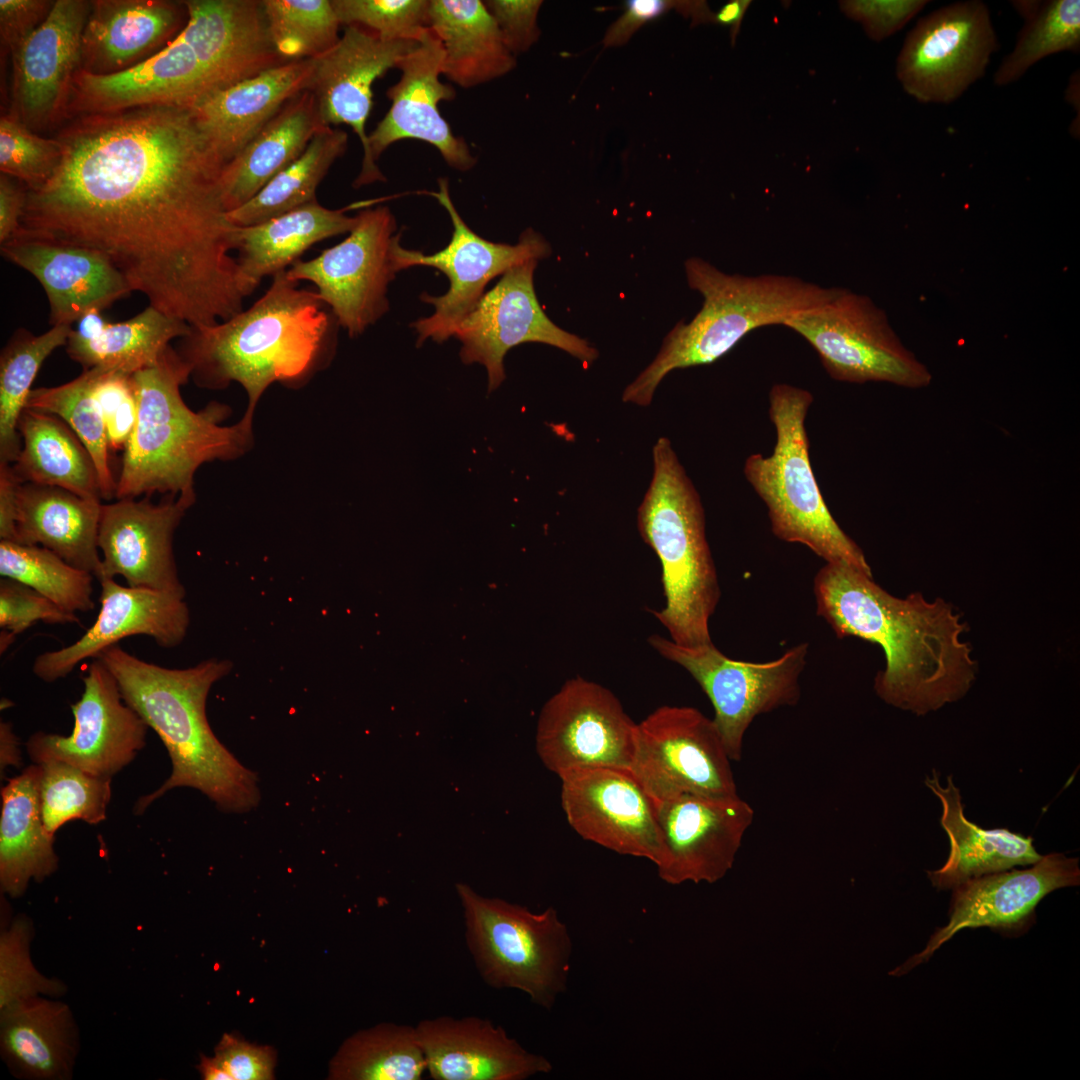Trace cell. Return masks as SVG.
<instances>
[{
	"mask_svg": "<svg viewBox=\"0 0 1080 1080\" xmlns=\"http://www.w3.org/2000/svg\"><path fill=\"white\" fill-rule=\"evenodd\" d=\"M56 138L61 161L28 190L21 229L104 255L133 292L191 327L243 310L225 164L192 109L81 115Z\"/></svg>",
	"mask_w": 1080,
	"mask_h": 1080,
	"instance_id": "6da1fadb",
	"label": "cell"
},
{
	"mask_svg": "<svg viewBox=\"0 0 1080 1080\" xmlns=\"http://www.w3.org/2000/svg\"><path fill=\"white\" fill-rule=\"evenodd\" d=\"M817 615L838 638L878 644L886 665L874 680L887 704L923 715L962 698L976 671L966 625L942 599L921 593L898 598L872 576L842 563H827L814 578Z\"/></svg>",
	"mask_w": 1080,
	"mask_h": 1080,
	"instance_id": "7a4b0ae2",
	"label": "cell"
},
{
	"mask_svg": "<svg viewBox=\"0 0 1080 1080\" xmlns=\"http://www.w3.org/2000/svg\"><path fill=\"white\" fill-rule=\"evenodd\" d=\"M188 22L160 52L121 73L75 74L68 116L141 106L194 108L288 61L274 48L262 1L185 0Z\"/></svg>",
	"mask_w": 1080,
	"mask_h": 1080,
	"instance_id": "3957f363",
	"label": "cell"
},
{
	"mask_svg": "<svg viewBox=\"0 0 1080 1080\" xmlns=\"http://www.w3.org/2000/svg\"><path fill=\"white\" fill-rule=\"evenodd\" d=\"M97 659L116 679L124 702L162 740L171 760V775L156 791L138 799L136 814L176 787L199 790L225 812L243 813L258 805L256 774L218 740L206 716L208 693L230 673V661L210 658L189 668L170 669L146 662L118 644Z\"/></svg>",
	"mask_w": 1080,
	"mask_h": 1080,
	"instance_id": "277c9868",
	"label": "cell"
},
{
	"mask_svg": "<svg viewBox=\"0 0 1080 1080\" xmlns=\"http://www.w3.org/2000/svg\"><path fill=\"white\" fill-rule=\"evenodd\" d=\"M192 367L169 346L152 366L132 375L137 419L123 450L115 498L154 493L195 501L194 475L204 463L242 455L252 440V416L221 425L229 407L210 402L200 411L184 402L180 387Z\"/></svg>",
	"mask_w": 1080,
	"mask_h": 1080,
	"instance_id": "5b68a950",
	"label": "cell"
},
{
	"mask_svg": "<svg viewBox=\"0 0 1080 1080\" xmlns=\"http://www.w3.org/2000/svg\"><path fill=\"white\" fill-rule=\"evenodd\" d=\"M328 328L317 293L297 288L286 270L273 276L266 293L247 310L215 325L191 327L181 357L197 384L223 388L240 383L249 398L246 415L275 381L304 373Z\"/></svg>",
	"mask_w": 1080,
	"mask_h": 1080,
	"instance_id": "8992f818",
	"label": "cell"
},
{
	"mask_svg": "<svg viewBox=\"0 0 1080 1080\" xmlns=\"http://www.w3.org/2000/svg\"><path fill=\"white\" fill-rule=\"evenodd\" d=\"M685 273L689 287L702 295V307L667 334L654 360L624 389L625 403L649 406L671 371L713 363L753 330L783 326L841 289L790 275L727 274L699 257L685 261Z\"/></svg>",
	"mask_w": 1080,
	"mask_h": 1080,
	"instance_id": "52a82bcc",
	"label": "cell"
},
{
	"mask_svg": "<svg viewBox=\"0 0 1080 1080\" xmlns=\"http://www.w3.org/2000/svg\"><path fill=\"white\" fill-rule=\"evenodd\" d=\"M652 455L653 475L637 525L662 567L665 604L653 615L674 643L710 645L709 622L721 590L701 499L668 438L657 440Z\"/></svg>",
	"mask_w": 1080,
	"mask_h": 1080,
	"instance_id": "ba28073f",
	"label": "cell"
},
{
	"mask_svg": "<svg viewBox=\"0 0 1080 1080\" xmlns=\"http://www.w3.org/2000/svg\"><path fill=\"white\" fill-rule=\"evenodd\" d=\"M812 393L787 383L774 384L768 414L776 440L769 456L751 454L743 473L765 503L772 533L788 543L809 548L827 563H842L872 576L857 543L836 522L828 509L810 456L805 421Z\"/></svg>",
	"mask_w": 1080,
	"mask_h": 1080,
	"instance_id": "9c48e42d",
	"label": "cell"
},
{
	"mask_svg": "<svg viewBox=\"0 0 1080 1080\" xmlns=\"http://www.w3.org/2000/svg\"><path fill=\"white\" fill-rule=\"evenodd\" d=\"M467 949L482 980L494 989H515L551 1009L567 989L572 940L553 907L536 913L466 883L455 885Z\"/></svg>",
	"mask_w": 1080,
	"mask_h": 1080,
	"instance_id": "30bf717a",
	"label": "cell"
},
{
	"mask_svg": "<svg viewBox=\"0 0 1080 1080\" xmlns=\"http://www.w3.org/2000/svg\"><path fill=\"white\" fill-rule=\"evenodd\" d=\"M784 327L801 336L834 380L885 382L922 388L928 368L901 342L887 316L868 296L841 288L829 301L800 312Z\"/></svg>",
	"mask_w": 1080,
	"mask_h": 1080,
	"instance_id": "8fae6325",
	"label": "cell"
},
{
	"mask_svg": "<svg viewBox=\"0 0 1080 1080\" xmlns=\"http://www.w3.org/2000/svg\"><path fill=\"white\" fill-rule=\"evenodd\" d=\"M648 643L660 656L683 667L707 695L731 761H740L744 735L758 715L793 706L800 699L799 678L809 650L806 642L767 662L734 660L713 643L684 647L657 634Z\"/></svg>",
	"mask_w": 1080,
	"mask_h": 1080,
	"instance_id": "7c38bea8",
	"label": "cell"
},
{
	"mask_svg": "<svg viewBox=\"0 0 1080 1080\" xmlns=\"http://www.w3.org/2000/svg\"><path fill=\"white\" fill-rule=\"evenodd\" d=\"M438 184L439 191L430 195L451 218L453 232L448 245L431 255L406 249L400 240L393 249L398 272L414 266H429L440 270L449 279L445 294L422 293L420 296L423 302L434 306V312L412 324L418 346L428 339L442 343L452 337L456 326L475 307L492 279L502 276L515 265L532 259L539 261L551 254L549 243L531 228L526 229L514 245L491 242L479 236L456 210L448 181L440 179Z\"/></svg>",
	"mask_w": 1080,
	"mask_h": 1080,
	"instance_id": "4fadbf2b",
	"label": "cell"
},
{
	"mask_svg": "<svg viewBox=\"0 0 1080 1080\" xmlns=\"http://www.w3.org/2000/svg\"><path fill=\"white\" fill-rule=\"evenodd\" d=\"M730 762L713 719L664 705L636 724L629 771L656 805L684 793L738 795Z\"/></svg>",
	"mask_w": 1080,
	"mask_h": 1080,
	"instance_id": "5bb4252c",
	"label": "cell"
},
{
	"mask_svg": "<svg viewBox=\"0 0 1080 1080\" xmlns=\"http://www.w3.org/2000/svg\"><path fill=\"white\" fill-rule=\"evenodd\" d=\"M356 217L343 241L286 270L292 281L306 280L317 287L318 297L350 336L363 333L388 310L387 288L398 273L393 249L401 239L386 206L366 209Z\"/></svg>",
	"mask_w": 1080,
	"mask_h": 1080,
	"instance_id": "9a60e30c",
	"label": "cell"
},
{
	"mask_svg": "<svg viewBox=\"0 0 1080 1080\" xmlns=\"http://www.w3.org/2000/svg\"><path fill=\"white\" fill-rule=\"evenodd\" d=\"M998 49L988 7L956 2L919 19L900 50L896 75L917 101L949 104L985 75Z\"/></svg>",
	"mask_w": 1080,
	"mask_h": 1080,
	"instance_id": "2e32d148",
	"label": "cell"
},
{
	"mask_svg": "<svg viewBox=\"0 0 1080 1080\" xmlns=\"http://www.w3.org/2000/svg\"><path fill=\"white\" fill-rule=\"evenodd\" d=\"M537 263L528 260L506 271L453 332L462 345V362L485 367L489 391L505 379L507 352L523 343L554 346L584 363L598 357L586 340L557 326L543 311L534 289Z\"/></svg>",
	"mask_w": 1080,
	"mask_h": 1080,
	"instance_id": "e0dca14e",
	"label": "cell"
},
{
	"mask_svg": "<svg viewBox=\"0 0 1080 1080\" xmlns=\"http://www.w3.org/2000/svg\"><path fill=\"white\" fill-rule=\"evenodd\" d=\"M636 724L609 689L577 676L544 704L536 751L559 777L582 768L629 770Z\"/></svg>",
	"mask_w": 1080,
	"mask_h": 1080,
	"instance_id": "ac0fdd59",
	"label": "cell"
},
{
	"mask_svg": "<svg viewBox=\"0 0 1080 1080\" xmlns=\"http://www.w3.org/2000/svg\"><path fill=\"white\" fill-rule=\"evenodd\" d=\"M417 41L396 65L401 77L387 90L391 101L388 112L368 134L369 163L355 179V188L384 181L376 161L390 145L404 139L434 146L445 162L459 171L470 170L476 163L465 140L453 134L439 111L441 101L453 100L456 95L452 86L439 79L443 72L441 43L430 27Z\"/></svg>",
	"mask_w": 1080,
	"mask_h": 1080,
	"instance_id": "d6986e66",
	"label": "cell"
},
{
	"mask_svg": "<svg viewBox=\"0 0 1080 1080\" xmlns=\"http://www.w3.org/2000/svg\"><path fill=\"white\" fill-rule=\"evenodd\" d=\"M84 691L71 705L68 736L34 733L26 743L35 764L62 761L95 776L112 778L145 746L148 726L124 700L108 668L94 659L82 677Z\"/></svg>",
	"mask_w": 1080,
	"mask_h": 1080,
	"instance_id": "ffe728a7",
	"label": "cell"
},
{
	"mask_svg": "<svg viewBox=\"0 0 1080 1080\" xmlns=\"http://www.w3.org/2000/svg\"><path fill=\"white\" fill-rule=\"evenodd\" d=\"M662 838L657 867L666 883H714L732 868L753 822V808L739 795L684 793L655 805Z\"/></svg>",
	"mask_w": 1080,
	"mask_h": 1080,
	"instance_id": "44dd1931",
	"label": "cell"
},
{
	"mask_svg": "<svg viewBox=\"0 0 1080 1080\" xmlns=\"http://www.w3.org/2000/svg\"><path fill=\"white\" fill-rule=\"evenodd\" d=\"M1077 858L1062 853L1042 856L1028 869H1009L967 880L955 888L949 921L931 936L926 947L891 972L902 975L927 961L956 933L965 928L989 927L1002 932L1028 928L1035 908L1049 893L1079 885Z\"/></svg>",
	"mask_w": 1080,
	"mask_h": 1080,
	"instance_id": "7402d4cb",
	"label": "cell"
},
{
	"mask_svg": "<svg viewBox=\"0 0 1080 1080\" xmlns=\"http://www.w3.org/2000/svg\"><path fill=\"white\" fill-rule=\"evenodd\" d=\"M560 779L561 805L578 835L621 855L658 862L662 838L655 805L629 770L582 768Z\"/></svg>",
	"mask_w": 1080,
	"mask_h": 1080,
	"instance_id": "603a6c76",
	"label": "cell"
},
{
	"mask_svg": "<svg viewBox=\"0 0 1080 1080\" xmlns=\"http://www.w3.org/2000/svg\"><path fill=\"white\" fill-rule=\"evenodd\" d=\"M194 500L167 494L159 503L145 496L101 505L98 548L103 578L122 576L127 585L185 597L173 553V537Z\"/></svg>",
	"mask_w": 1080,
	"mask_h": 1080,
	"instance_id": "cb8c5ba5",
	"label": "cell"
},
{
	"mask_svg": "<svg viewBox=\"0 0 1080 1080\" xmlns=\"http://www.w3.org/2000/svg\"><path fill=\"white\" fill-rule=\"evenodd\" d=\"M90 7L86 0L54 1L46 19L11 54V114L33 131L66 118Z\"/></svg>",
	"mask_w": 1080,
	"mask_h": 1080,
	"instance_id": "d4e9b609",
	"label": "cell"
},
{
	"mask_svg": "<svg viewBox=\"0 0 1080 1080\" xmlns=\"http://www.w3.org/2000/svg\"><path fill=\"white\" fill-rule=\"evenodd\" d=\"M100 610L95 622L69 646L38 655L33 673L51 683L68 676L82 661L134 635L151 637L162 648H174L184 640L190 624L184 597L149 588L122 586L103 578Z\"/></svg>",
	"mask_w": 1080,
	"mask_h": 1080,
	"instance_id": "484cf974",
	"label": "cell"
},
{
	"mask_svg": "<svg viewBox=\"0 0 1080 1080\" xmlns=\"http://www.w3.org/2000/svg\"><path fill=\"white\" fill-rule=\"evenodd\" d=\"M1 254L39 281L52 326H72L88 312H102L133 292L104 255L21 228L1 244Z\"/></svg>",
	"mask_w": 1080,
	"mask_h": 1080,
	"instance_id": "4316f807",
	"label": "cell"
},
{
	"mask_svg": "<svg viewBox=\"0 0 1080 1080\" xmlns=\"http://www.w3.org/2000/svg\"><path fill=\"white\" fill-rule=\"evenodd\" d=\"M418 44L417 40H384L356 25L346 26L338 43L314 59L309 91L315 96L325 126L346 124L358 136L369 163L366 123L373 107L374 82Z\"/></svg>",
	"mask_w": 1080,
	"mask_h": 1080,
	"instance_id": "83f0119b",
	"label": "cell"
},
{
	"mask_svg": "<svg viewBox=\"0 0 1080 1080\" xmlns=\"http://www.w3.org/2000/svg\"><path fill=\"white\" fill-rule=\"evenodd\" d=\"M415 1027L427 1074L435 1080H526L553 1069L487 1018L438 1016Z\"/></svg>",
	"mask_w": 1080,
	"mask_h": 1080,
	"instance_id": "f1b7e54d",
	"label": "cell"
},
{
	"mask_svg": "<svg viewBox=\"0 0 1080 1080\" xmlns=\"http://www.w3.org/2000/svg\"><path fill=\"white\" fill-rule=\"evenodd\" d=\"M187 22L184 1H91L80 70L93 75L127 71L165 48Z\"/></svg>",
	"mask_w": 1080,
	"mask_h": 1080,
	"instance_id": "f546056e",
	"label": "cell"
},
{
	"mask_svg": "<svg viewBox=\"0 0 1080 1080\" xmlns=\"http://www.w3.org/2000/svg\"><path fill=\"white\" fill-rule=\"evenodd\" d=\"M313 69L314 59L288 61L227 87L192 108L224 164L290 99L309 89Z\"/></svg>",
	"mask_w": 1080,
	"mask_h": 1080,
	"instance_id": "4dcf8cb0",
	"label": "cell"
},
{
	"mask_svg": "<svg viewBox=\"0 0 1080 1080\" xmlns=\"http://www.w3.org/2000/svg\"><path fill=\"white\" fill-rule=\"evenodd\" d=\"M102 502L84 499L60 487L20 483L16 495V539L41 544L68 564L102 575L98 525Z\"/></svg>",
	"mask_w": 1080,
	"mask_h": 1080,
	"instance_id": "1f68e13d",
	"label": "cell"
},
{
	"mask_svg": "<svg viewBox=\"0 0 1080 1080\" xmlns=\"http://www.w3.org/2000/svg\"><path fill=\"white\" fill-rule=\"evenodd\" d=\"M925 785L941 802L940 822L950 842L944 865L927 872L936 888L953 889L967 880L1015 866L1033 865L1041 859L1032 837L1007 829H983L969 821L964 815L960 791L951 776L947 777L946 786H942L933 770L932 776L925 779Z\"/></svg>",
	"mask_w": 1080,
	"mask_h": 1080,
	"instance_id": "d6a6232c",
	"label": "cell"
},
{
	"mask_svg": "<svg viewBox=\"0 0 1080 1080\" xmlns=\"http://www.w3.org/2000/svg\"><path fill=\"white\" fill-rule=\"evenodd\" d=\"M65 345L68 356L83 370L99 368L132 375L155 364L170 342L184 338L191 326L148 305L120 322L107 321L101 311L81 317Z\"/></svg>",
	"mask_w": 1080,
	"mask_h": 1080,
	"instance_id": "836d02e7",
	"label": "cell"
},
{
	"mask_svg": "<svg viewBox=\"0 0 1080 1080\" xmlns=\"http://www.w3.org/2000/svg\"><path fill=\"white\" fill-rule=\"evenodd\" d=\"M0 1046L19 1077L68 1079L78 1053L76 1023L66 1004L29 998L0 1010Z\"/></svg>",
	"mask_w": 1080,
	"mask_h": 1080,
	"instance_id": "e575fe53",
	"label": "cell"
},
{
	"mask_svg": "<svg viewBox=\"0 0 1080 1080\" xmlns=\"http://www.w3.org/2000/svg\"><path fill=\"white\" fill-rule=\"evenodd\" d=\"M325 126L315 96L305 90L279 112L222 170L228 213L254 197L274 176L293 163Z\"/></svg>",
	"mask_w": 1080,
	"mask_h": 1080,
	"instance_id": "d590c367",
	"label": "cell"
},
{
	"mask_svg": "<svg viewBox=\"0 0 1080 1080\" xmlns=\"http://www.w3.org/2000/svg\"><path fill=\"white\" fill-rule=\"evenodd\" d=\"M429 27L442 46V75L460 87L490 82L516 66L483 1L430 0Z\"/></svg>",
	"mask_w": 1080,
	"mask_h": 1080,
	"instance_id": "8d00e7d4",
	"label": "cell"
},
{
	"mask_svg": "<svg viewBox=\"0 0 1080 1080\" xmlns=\"http://www.w3.org/2000/svg\"><path fill=\"white\" fill-rule=\"evenodd\" d=\"M39 779L40 767L34 763L1 789L0 886L12 898L58 867L54 835L42 819Z\"/></svg>",
	"mask_w": 1080,
	"mask_h": 1080,
	"instance_id": "74e56055",
	"label": "cell"
},
{
	"mask_svg": "<svg viewBox=\"0 0 1080 1080\" xmlns=\"http://www.w3.org/2000/svg\"><path fill=\"white\" fill-rule=\"evenodd\" d=\"M357 217L344 209H328L318 201L256 225L238 227L237 258L241 278L250 292L262 278L286 270L313 244L349 233Z\"/></svg>",
	"mask_w": 1080,
	"mask_h": 1080,
	"instance_id": "f35d334b",
	"label": "cell"
},
{
	"mask_svg": "<svg viewBox=\"0 0 1080 1080\" xmlns=\"http://www.w3.org/2000/svg\"><path fill=\"white\" fill-rule=\"evenodd\" d=\"M22 447L11 469L19 483L49 485L101 501L95 463L59 417L25 407L18 421Z\"/></svg>",
	"mask_w": 1080,
	"mask_h": 1080,
	"instance_id": "ab89813d",
	"label": "cell"
},
{
	"mask_svg": "<svg viewBox=\"0 0 1080 1080\" xmlns=\"http://www.w3.org/2000/svg\"><path fill=\"white\" fill-rule=\"evenodd\" d=\"M347 146L345 131L330 126L323 128L293 163L249 201L230 211L229 219L238 227L256 225L317 201L319 184Z\"/></svg>",
	"mask_w": 1080,
	"mask_h": 1080,
	"instance_id": "60d3db41",
	"label": "cell"
},
{
	"mask_svg": "<svg viewBox=\"0 0 1080 1080\" xmlns=\"http://www.w3.org/2000/svg\"><path fill=\"white\" fill-rule=\"evenodd\" d=\"M426 1073L416 1027L380 1023L343 1042L329 1075L336 1080H421Z\"/></svg>",
	"mask_w": 1080,
	"mask_h": 1080,
	"instance_id": "b9f144b4",
	"label": "cell"
},
{
	"mask_svg": "<svg viewBox=\"0 0 1080 1080\" xmlns=\"http://www.w3.org/2000/svg\"><path fill=\"white\" fill-rule=\"evenodd\" d=\"M72 326H52L40 335L17 330L0 356V464H13L21 451L18 421L31 386L48 356L65 346Z\"/></svg>",
	"mask_w": 1080,
	"mask_h": 1080,
	"instance_id": "7bdbcfd3",
	"label": "cell"
},
{
	"mask_svg": "<svg viewBox=\"0 0 1080 1080\" xmlns=\"http://www.w3.org/2000/svg\"><path fill=\"white\" fill-rule=\"evenodd\" d=\"M1024 18L1014 49L994 74L997 86L1020 79L1041 59L1060 52L1080 51V1H1013Z\"/></svg>",
	"mask_w": 1080,
	"mask_h": 1080,
	"instance_id": "ee69618b",
	"label": "cell"
},
{
	"mask_svg": "<svg viewBox=\"0 0 1080 1080\" xmlns=\"http://www.w3.org/2000/svg\"><path fill=\"white\" fill-rule=\"evenodd\" d=\"M94 368L85 369L72 381L54 387L32 389L26 407L62 419L89 451L99 477L102 499L115 497L116 483L110 467V449L102 413L93 393Z\"/></svg>",
	"mask_w": 1080,
	"mask_h": 1080,
	"instance_id": "f6af8a7d",
	"label": "cell"
},
{
	"mask_svg": "<svg viewBox=\"0 0 1080 1080\" xmlns=\"http://www.w3.org/2000/svg\"><path fill=\"white\" fill-rule=\"evenodd\" d=\"M0 575L27 585L65 610L88 612L95 607L94 576L45 547L1 540Z\"/></svg>",
	"mask_w": 1080,
	"mask_h": 1080,
	"instance_id": "bcb514c9",
	"label": "cell"
},
{
	"mask_svg": "<svg viewBox=\"0 0 1080 1080\" xmlns=\"http://www.w3.org/2000/svg\"><path fill=\"white\" fill-rule=\"evenodd\" d=\"M41 814L51 834L72 820L98 824L106 818L111 778L95 776L62 761L39 764Z\"/></svg>",
	"mask_w": 1080,
	"mask_h": 1080,
	"instance_id": "7dc6e473",
	"label": "cell"
},
{
	"mask_svg": "<svg viewBox=\"0 0 1080 1080\" xmlns=\"http://www.w3.org/2000/svg\"><path fill=\"white\" fill-rule=\"evenodd\" d=\"M267 29L286 61L313 59L339 41L340 22L331 0H262Z\"/></svg>",
	"mask_w": 1080,
	"mask_h": 1080,
	"instance_id": "c3c4849f",
	"label": "cell"
},
{
	"mask_svg": "<svg viewBox=\"0 0 1080 1080\" xmlns=\"http://www.w3.org/2000/svg\"><path fill=\"white\" fill-rule=\"evenodd\" d=\"M33 926L16 917L0 935V1010L37 996L57 997L66 991L58 980L41 974L30 956Z\"/></svg>",
	"mask_w": 1080,
	"mask_h": 1080,
	"instance_id": "681fc988",
	"label": "cell"
},
{
	"mask_svg": "<svg viewBox=\"0 0 1080 1080\" xmlns=\"http://www.w3.org/2000/svg\"><path fill=\"white\" fill-rule=\"evenodd\" d=\"M62 158L57 138H44L12 114L0 118V171L20 182L28 190L45 184Z\"/></svg>",
	"mask_w": 1080,
	"mask_h": 1080,
	"instance_id": "f907efd6",
	"label": "cell"
},
{
	"mask_svg": "<svg viewBox=\"0 0 1080 1080\" xmlns=\"http://www.w3.org/2000/svg\"><path fill=\"white\" fill-rule=\"evenodd\" d=\"M341 25L363 27L384 40H417L429 27L430 0H331Z\"/></svg>",
	"mask_w": 1080,
	"mask_h": 1080,
	"instance_id": "816d5d0a",
	"label": "cell"
},
{
	"mask_svg": "<svg viewBox=\"0 0 1080 1080\" xmlns=\"http://www.w3.org/2000/svg\"><path fill=\"white\" fill-rule=\"evenodd\" d=\"M38 621L46 624H79L76 613L65 610L25 584L9 578L0 580V652H5L17 635Z\"/></svg>",
	"mask_w": 1080,
	"mask_h": 1080,
	"instance_id": "f5cc1de1",
	"label": "cell"
},
{
	"mask_svg": "<svg viewBox=\"0 0 1080 1080\" xmlns=\"http://www.w3.org/2000/svg\"><path fill=\"white\" fill-rule=\"evenodd\" d=\"M94 369L93 393L102 413L109 449L124 450L137 419L133 374Z\"/></svg>",
	"mask_w": 1080,
	"mask_h": 1080,
	"instance_id": "db71d44e",
	"label": "cell"
},
{
	"mask_svg": "<svg viewBox=\"0 0 1080 1080\" xmlns=\"http://www.w3.org/2000/svg\"><path fill=\"white\" fill-rule=\"evenodd\" d=\"M926 0H843L839 7L858 22L873 41H882L901 30L927 4Z\"/></svg>",
	"mask_w": 1080,
	"mask_h": 1080,
	"instance_id": "11a10c76",
	"label": "cell"
},
{
	"mask_svg": "<svg viewBox=\"0 0 1080 1080\" xmlns=\"http://www.w3.org/2000/svg\"><path fill=\"white\" fill-rule=\"evenodd\" d=\"M213 1058L229 1080L272 1079L276 1064V1053L271 1047L251 1044L233 1034L221 1037Z\"/></svg>",
	"mask_w": 1080,
	"mask_h": 1080,
	"instance_id": "9f6ffc18",
	"label": "cell"
},
{
	"mask_svg": "<svg viewBox=\"0 0 1080 1080\" xmlns=\"http://www.w3.org/2000/svg\"><path fill=\"white\" fill-rule=\"evenodd\" d=\"M484 3L514 55L527 52L538 41L537 18L543 1L489 0Z\"/></svg>",
	"mask_w": 1080,
	"mask_h": 1080,
	"instance_id": "6f0895ef",
	"label": "cell"
},
{
	"mask_svg": "<svg viewBox=\"0 0 1080 1080\" xmlns=\"http://www.w3.org/2000/svg\"><path fill=\"white\" fill-rule=\"evenodd\" d=\"M692 5L690 0H627L625 11L607 28L602 40L603 47L627 44L642 26L671 10L688 18Z\"/></svg>",
	"mask_w": 1080,
	"mask_h": 1080,
	"instance_id": "680465c9",
	"label": "cell"
},
{
	"mask_svg": "<svg viewBox=\"0 0 1080 1080\" xmlns=\"http://www.w3.org/2000/svg\"><path fill=\"white\" fill-rule=\"evenodd\" d=\"M50 0H0L1 45L12 54L46 19Z\"/></svg>",
	"mask_w": 1080,
	"mask_h": 1080,
	"instance_id": "91938a15",
	"label": "cell"
},
{
	"mask_svg": "<svg viewBox=\"0 0 1080 1080\" xmlns=\"http://www.w3.org/2000/svg\"><path fill=\"white\" fill-rule=\"evenodd\" d=\"M27 187L20 181L0 174V244L20 228L27 201Z\"/></svg>",
	"mask_w": 1080,
	"mask_h": 1080,
	"instance_id": "94428289",
	"label": "cell"
},
{
	"mask_svg": "<svg viewBox=\"0 0 1080 1080\" xmlns=\"http://www.w3.org/2000/svg\"><path fill=\"white\" fill-rule=\"evenodd\" d=\"M19 481L14 476L11 465L0 464V538L15 542L16 539V495Z\"/></svg>",
	"mask_w": 1080,
	"mask_h": 1080,
	"instance_id": "6125c7cd",
	"label": "cell"
},
{
	"mask_svg": "<svg viewBox=\"0 0 1080 1080\" xmlns=\"http://www.w3.org/2000/svg\"><path fill=\"white\" fill-rule=\"evenodd\" d=\"M750 4V0H730L716 13H713L712 23L730 28V40L732 46L735 45L743 18Z\"/></svg>",
	"mask_w": 1080,
	"mask_h": 1080,
	"instance_id": "be15d7a7",
	"label": "cell"
},
{
	"mask_svg": "<svg viewBox=\"0 0 1080 1080\" xmlns=\"http://www.w3.org/2000/svg\"><path fill=\"white\" fill-rule=\"evenodd\" d=\"M18 739L13 732L11 723H0V764L1 770L7 766L18 767L21 764V753L18 747Z\"/></svg>",
	"mask_w": 1080,
	"mask_h": 1080,
	"instance_id": "e7e4bbea",
	"label": "cell"
},
{
	"mask_svg": "<svg viewBox=\"0 0 1080 1080\" xmlns=\"http://www.w3.org/2000/svg\"><path fill=\"white\" fill-rule=\"evenodd\" d=\"M197 1068L205 1080H229L228 1074L213 1057L202 1056Z\"/></svg>",
	"mask_w": 1080,
	"mask_h": 1080,
	"instance_id": "03108f58",
	"label": "cell"
}]
</instances>
